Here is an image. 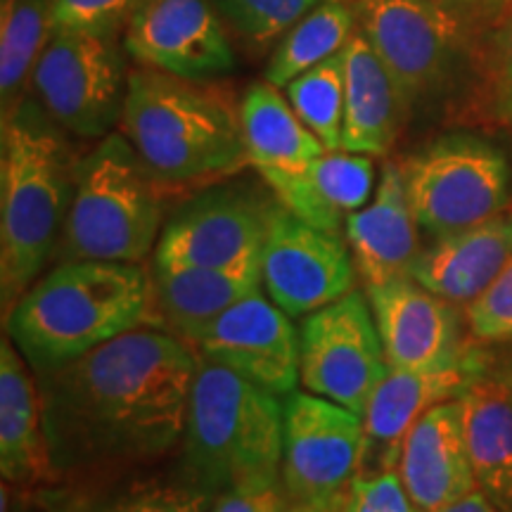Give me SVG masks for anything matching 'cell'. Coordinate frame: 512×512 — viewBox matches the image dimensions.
Segmentation results:
<instances>
[{
    "mask_svg": "<svg viewBox=\"0 0 512 512\" xmlns=\"http://www.w3.org/2000/svg\"><path fill=\"white\" fill-rule=\"evenodd\" d=\"M197 363L183 339L138 328L36 373L55 477H102L181 446Z\"/></svg>",
    "mask_w": 512,
    "mask_h": 512,
    "instance_id": "obj_1",
    "label": "cell"
},
{
    "mask_svg": "<svg viewBox=\"0 0 512 512\" xmlns=\"http://www.w3.org/2000/svg\"><path fill=\"white\" fill-rule=\"evenodd\" d=\"M121 133L162 192L209 188L249 166L240 105L209 81L133 69Z\"/></svg>",
    "mask_w": 512,
    "mask_h": 512,
    "instance_id": "obj_2",
    "label": "cell"
},
{
    "mask_svg": "<svg viewBox=\"0 0 512 512\" xmlns=\"http://www.w3.org/2000/svg\"><path fill=\"white\" fill-rule=\"evenodd\" d=\"M34 373L62 366L138 328H159L152 273L126 261H62L3 316Z\"/></svg>",
    "mask_w": 512,
    "mask_h": 512,
    "instance_id": "obj_3",
    "label": "cell"
},
{
    "mask_svg": "<svg viewBox=\"0 0 512 512\" xmlns=\"http://www.w3.org/2000/svg\"><path fill=\"white\" fill-rule=\"evenodd\" d=\"M64 131L27 95L0 140V306L10 313L60 245L74 171Z\"/></svg>",
    "mask_w": 512,
    "mask_h": 512,
    "instance_id": "obj_4",
    "label": "cell"
},
{
    "mask_svg": "<svg viewBox=\"0 0 512 512\" xmlns=\"http://www.w3.org/2000/svg\"><path fill=\"white\" fill-rule=\"evenodd\" d=\"M285 401L200 356L181 441L183 477L219 498L280 486Z\"/></svg>",
    "mask_w": 512,
    "mask_h": 512,
    "instance_id": "obj_5",
    "label": "cell"
},
{
    "mask_svg": "<svg viewBox=\"0 0 512 512\" xmlns=\"http://www.w3.org/2000/svg\"><path fill=\"white\" fill-rule=\"evenodd\" d=\"M162 228V188L147 174L124 133L112 131L76 162L72 200L53 259L55 264H140L155 252Z\"/></svg>",
    "mask_w": 512,
    "mask_h": 512,
    "instance_id": "obj_6",
    "label": "cell"
},
{
    "mask_svg": "<svg viewBox=\"0 0 512 512\" xmlns=\"http://www.w3.org/2000/svg\"><path fill=\"white\" fill-rule=\"evenodd\" d=\"M358 29L380 55L411 114L456 88L460 76L475 95L486 31L432 0H354Z\"/></svg>",
    "mask_w": 512,
    "mask_h": 512,
    "instance_id": "obj_7",
    "label": "cell"
},
{
    "mask_svg": "<svg viewBox=\"0 0 512 512\" xmlns=\"http://www.w3.org/2000/svg\"><path fill=\"white\" fill-rule=\"evenodd\" d=\"M128 88L117 31L55 29L38 55L31 91L50 119L76 138H105L121 124Z\"/></svg>",
    "mask_w": 512,
    "mask_h": 512,
    "instance_id": "obj_8",
    "label": "cell"
},
{
    "mask_svg": "<svg viewBox=\"0 0 512 512\" xmlns=\"http://www.w3.org/2000/svg\"><path fill=\"white\" fill-rule=\"evenodd\" d=\"M406 195L422 233L434 240L501 214L508 162L482 138L444 136L401 162Z\"/></svg>",
    "mask_w": 512,
    "mask_h": 512,
    "instance_id": "obj_9",
    "label": "cell"
},
{
    "mask_svg": "<svg viewBox=\"0 0 512 512\" xmlns=\"http://www.w3.org/2000/svg\"><path fill=\"white\" fill-rule=\"evenodd\" d=\"M363 453V415L309 392L287 396L280 486L292 505L304 512H339L361 472Z\"/></svg>",
    "mask_w": 512,
    "mask_h": 512,
    "instance_id": "obj_10",
    "label": "cell"
},
{
    "mask_svg": "<svg viewBox=\"0 0 512 512\" xmlns=\"http://www.w3.org/2000/svg\"><path fill=\"white\" fill-rule=\"evenodd\" d=\"M389 373L368 294L351 290L304 316L299 328V384L358 415Z\"/></svg>",
    "mask_w": 512,
    "mask_h": 512,
    "instance_id": "obj_11",
    "label": "cell"
},
{
    "mask_svg": "<svg viewBox=\"0 0 512 512\" xmlns=\"http://www.w3.org/2000/svg\"><path fill=\"white\" fill-rule=\"evenodd\" d=\"M275 202L249 185L202 188L164 223L152 264L259 268Z\"/></svg>",
    "mask_w": 512,
    "mask_h": 512,
    "instance_id": "obj_12",
    "label": "cell"
},
{
    "mask_svg": "<svg viewBox=\"0 0 512 512\" xmlns=\"http://www.w3.org/2000/svg\"><path fill=\"white\" fill-rule=\"evenodd\" d=\"M261 290L290 318L309 316L356 285V266L347 240L309 226L275 202L264 249Z\"/></svg>",
    "mask_w": 512,
    "mask_h": 512,
    "instance_id": "obj_13",
    "label": "cell"
},
{
    "mask_svg": "<svg viewBox=\"0 0 512 512\" xmlns=\"http://www.w3.org/2000/svg\"><path fill=\"white\" fill-rule=\"evenodd\" d=\"M124 50L140 67L211 81L235 67L214 0H145L126 19Z\"/></svg>",
    "mask_w": 512,
    "mask_h": 512,
    "instance_id": "obj_14",
    "label": "cell"
},
{
    "mask_svg": "<svg viewBox=\"0 0 512 512\" xmlns=\"http://www.w3.org/2000/svg\"><path fill=\"white\" fill-rule=\"evenodd\" d=\"M195 351L280 399L297 392L299 330L261 290L216 318Z\"/></svg>",
    "mask_w": 512,
    "mask_h": 512,
    "instance_id": "obj_15",
    "label": "cell"
},
{
    "mask_svg": "<svg viewBox=\"0 0 512 512\" xmlns=\"http://www.w3.org/2000/svg\"><path fill=\"white\" fill-rule=\"evenodd\" d=\"M392 370H439L467 356L456 304L427 290L413 275H396L366 287Z\"/></svg>",
    "mask_w": 512,
    "mask_h": 512,
    "instance_id": "obj_16",
    "label": "cell"
},
{
    "mask_svg": "<svg viewBox=\"0 0 512 512\" xmlns=\"http://www.w3.org/2000/svg\"><path fill=\"white\" fill-rule=\"evenodd\" d=\"M396 470L420 512H437L477 491L460 396L437 403L415 422Z\"/></svg>",
    "mask_w": 512,
    "mask_h": 512,
    "instance_id": "obj_17",
    "label": "cell"
},
{
    "mask_svg": "<svg viewBox=\"0 0 512 512\" xmlns=\"http://www.w3.org/2000/svg\"><path fill=\"white\" fill-rule=\"evenodd\" d=\"M479 368L470 356L458 366L439 370H392L370 399L366 425V453L361 472L394 470L399 465L403 439L422 415L441 401L456 399L467 389Z\"/></svg>",
    "mask_w": 512,
    "mask_h": 512,
    "instance_id": "obj_18",
    "label": "cell"
},
{
    "mask_svg": "<svg viewBox=\"0 0 512 512\" xmlns=\"http://www.w3.org/2000/svg\"><path fill=\"white\" fill-rule=\"evenodd\" d=\"M418 230L401 164L384 162L370 202L344 223V240L363 287L411 275L422 254Z\"/></svg>",
    "mask_w": 512,
    "mask_h": 512,
    "instance_id": "obj_19",
    "label": "cell"
},
{
    "mask_svg": "<svg viewBox=\"0 0 512 512\" xmlns=\"http://www.w3.org/2000/svg\"><path fill=\"white\" fill-rule=\"evenodd\" d=\"M512 259V209L477 226L437 238L422 249L411 275L446 302L470 306Z\"/></svg>",
    "mask_w": 512,
    "mask_h": 512,
    "instance_id": "obj_20",
    "label": "cell"
},
{
    "mask_svg": "<svg viewBox=\"0 0 512 512\" xmlns=\"http://www.w3.org/2000/svg\"><path fill=\"white\" fill-rule=\"evenodd\" d=\"M261 178L297 219L339 235L349 216L366 207L377 188L373 157L344 150L325 152L299 171Z\"/></svg>",
    "mask_w": 512,
    "mask_h": 512,
    "instance_id": "obj_21",
    "label": "cell"
},
{
    "mask_svg": "<svg viewBox=\"0 0 512 512\" xmlns=\"http://www.w3.org/2000/svg\"><path fill=\"white\" fill-rule=\"evenodd\" d=\"M27 358L5 335L0 342V472L5 484L57 482L43 427L41 394Z\"/></svg>",
    "mask_w": 512,
    "mask_h": 512,
    "instance_id": "obj_22",
    "label": "cell"
},
{
    "mask_svg": "<svg viewBox=\"0 0 512 512\" xmlns=\"http://www.w3.org/2000/svg\"><path fill=\"white\" fill-rule=\"evenodd\" d=\"M344 86L342 150L387 155L408 112L394 76L358 27L344 46Z\"/></svg>",
    "mask_w": 512,
    "mask_h": 512,
    "instance_id": "obj_23",
    "label": "cell"
},
{
    "mask_svg": "<svg viewBox=\"0 0 512 512\" xmlns=\"http://www.w3.org/2000/svg\"><path fill=\"white\" fill-rule=\"evenodd\" d=\"M159 328L195 349L216 318L261 290L259 268H166L152 264Z\"/></svg>",
    "mask_w": 512,
    "mask_h": 512,
    "instance_id": "obj_24",
    "label": "cell"
},
{
    "mask_svg": "<svg viewBox=\"0 0 512 512\" xmlns=\"http://www.w3.org/2000/svg\"><path fill=\"white\" fill-rule=\"evenodd\" d=\"M240 121L247 164L259 176L299 171L328 152L290 100L268 81L252 83L242 95Z\"/></svg>",
    "mask_w": 512,
    "mask_h": 512,
    "instance_id": "obj_25",
    "label": "cell"
},
{
    "mask_svg": "<svg viewBox=\"0 0 512 512\" xmlns=\"http://www.w3.org/2000/svg\"><path fill=\"white\" fill-rule=\"evenodd\" d=\"M477 489L512 512V384L479 373L460 394Z\"/></svg>",
    "mask_w": 512,
    "mask_h": 512,
    "instance_id": "obj_26",
    "label": "cell"
},
{
    "mask_svg": "<svg viewBox=\"0 0 512 512\" xmlns=\"http://www.w3.org/2000/svg\"><path fill=\"white\" fill-rule=\"evenodd\" d=\"M74 482L72 486H43L36 491V503L43 512H209L214 505L207 491L185 477Z\"/></svg>",
    "mask_w": 512,
    "mask_h": 512,
    "instance_id": "obj_27",
    "label": "cell"
},
{
    "mask_svg": "<svg viewBox=\"0 0 512 512\" xmlns=\"http://www.w3.org/2000/svg\"><path fill=\"white\" fill-rule=\"evenodd\" d=\"M53 34V0L0 3V110L3 119L22 105L36 60Z\"/></svg>",
    "mask_w": 512,
    "mask_h": 512,
    "instance_id": "obj_28",
    "label": "cell"
},
{
    "mask_svg": "<svg viewBox=\"0 0 512 512\" xmlns=\"http://www.w3.org/2000/svg\"><path fill=\"white\" fill-rule=\"evenodd\" d=\"M358 27L354 0H323L306 12L287 34L266 67V81L285 88L287 83L316 67L328 57L337 55L349 43Z\"/></svg>",
    "mask_w": 512,
    "mask_h": 512,
    "instance_id": "obj_29",
    "label": "cell"
},
{
    "mask_svg": "<svg viewBox=\"0 0 512 512\" xmlns=\"http://www.w3.org/2000/svg\"><path fill=\"white\" fill-rule=\"evenodd\" d=\"M344 88V50L306 69L285 86V98L294 112L328 147V152L342 150Z\"/></svg>",
    "mask_w": 512,
    "mask_h": 512,
    "instance_id": "obj_30",
    "label": "cell"
},
{
    "mask_svg": "<svg viewBox=\"0 0 512 512\" xmlns=\"http://www.w3.org/2000/svg\"><path fill=\"white\" fill-rule=\"evenodd\" d=\"M475 100L498 124L512 128V12L486 31L477 64Z\"/></svg>",
    "mask_w": 512,
    "mask_h": 512,
    "instance_id": "obj_31",
    "label": "cell"
},
{
    "mask_svg": "<svg viewBox=\"0 0 512 512\" xmlns=\"http://www.w3.org/2000/svg\"><path fill=\"white\" fill-rule=\"evenodd\" d=\"M228 27L245 41L264 43L283 38L306 12L323 0H214Z\"/></svg>",
    "mask_w": 512,
    "mask_h": 512,
    "instance_id": "obj_32",
    "label": "cell"
},
{
    "mask_svg": "<svg viewBox=\"0 0 512 512\" xmlns=\"http://www.w3.org/2000/svg\"><path fill=\"white\" fill-rule=\"evenodd\" d=\"M339 512H420L403 486L399 470L358 472Z\"/></svg>",
    "mask_w": 512,
    "mask_h": 512,
    "instance_id": "obj_33",
    "label": "cell"
},
{
    "mask_svg": "<svg viewBox=\"0 0 512 512\" xmlns=\"http://www.w3.org/2000/svg\"><path fill=\"white\" fill-rule=\"evenodd\" d=\"M467 325L482 342H512V259L494 285L467 306Z\"/></svg>",
    "mask_w": 512,
    "mask_h": 512,
    "instance_id": "obj_34",
    "label": "cell"
},
{
    "mask_svg": "<svg viewBox=\"0 0 512 512\" xmlns=\"http://www.w3.org/2000/svg\"><path fill=\"white\" fill-rule=\"evenodd\" d=\"M145 0H53L55 29L117 31Z\"/></svg>",
    "mask_w": 512,
    "mask_h": 512,
    "instance_id": "obj_35",
    "label": "cell"
},
{
    "mask_svg": "<svg viewBox=\"0 0 512 512\" xmlns=\"http://www.w3.org/2000/svg\"><path fill=\"white\" fill-rule=\"evenodd\" d=\"M285 503L283 486L259 491H228L214 498L209 512H278Z\"/></svg>",
    "mask_w": 512,
    "mask_h": 512,
    "instance_id": "obj_36",
    "label": "cell"
},
{
    "mask_svg": "<svg viewBox=\"0 0 512 512\" xmlns=\"http://www.w3.org/2000/svg\"><path fill=\"white\" fill-rule=\"evenodd\" d=\"M477 27H494L512 12V0H432Z\"/></svg>",
    "mask_w": 512,
    "mask_h": 512,
    "instance_id": "obj_37",
    "label": "cell"
},
{
    "mask_svg": "<svg viewBox=\"0 0 512 512\" xmlns=\"http://www.w3.org/2000/svg\"><path fill=\"white\" fill-rule=\"evenodd\" d=\"M437 512H498L494 508V503L486 498L482 491H472V494H467L465 498H460V501L446 505V508H441Z\"/></svg>",
    "mask_w": 512,
    "mask_h": 512,
    "instance_id": "obj_38",
    "label": "cell"
},
{
    "mask_svg": "<svg viewBox=\"0 0 512 512\" xmlns=\"http://www.w3.org/2000/svg\"><path fill=\"white\" fill-rule=\"evenodd\" d=\"M278 512H304V510H299V508H297V505H292V503H290V501H287V498H285L283 508H280Z\"/></svg>",
    "mask_w": 512,
    "mask_h": 512,
    "instance_id": "obj_39",
    "label": "cell"
},
{
    "mask_svg": "<svg viewBox=\"0 0 512 512\" xmlns=\"http://www.w3.org/2000/svg\"><path fill=\"white\" fill-rule=\"evenodd\" d=\"M510 384H512V370H510Z\"/></svg>",
    "mask_w": 512,
    "mask_h": 512,
    "instance_id": "obj_40",
    "label": "cell"
}]
</instances>
